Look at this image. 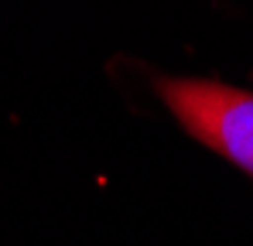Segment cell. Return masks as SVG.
I'll list each match as a JSON object with an SVG mask.
<instances>
[{
  "instance_id": "cell-1",
  "label": "cell",
  "mask_w": 253,
  "mask_h": 246,
  "mask_svg": "<svg viewBox=\"0 0 253 246\" xmlns=\"http://www.w3.org/2000/svg\"><path fill=\"white\" fill-rule=\"evenodd\" d=\"M158 96L195 140L253 178V92L209 79L165 76L158 79Z\"/></svg>"
}]
</instances>
